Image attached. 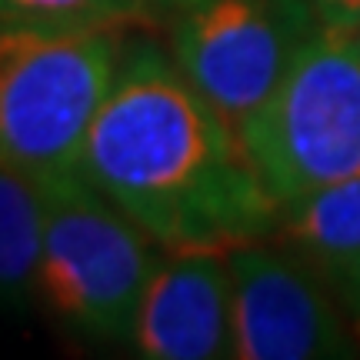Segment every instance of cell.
Masks as SVG:
<instances>
[{
	"mask_svg": "<svg viewBox=\"0 0 360 360\" xmlns=\"http://www.w3.org/2000/svg\"><path fill=\"white\" fill-rule=\"evenodd\" d=\"M80 174L160 250L231 254L281 220V204L250 167L240 137L150 37H127L90 124Z\"/></svg>",
	"mask_w": 360,
	"mask_h": 360,
	"instance_id": "cell-1",
	"label": "cell"
},
{
	"mask_svg": "<svg viewBox=\"0 0 360 360\" xmlns=\"http://www.w3.org/2000/svg\"><path fill=\"white\" fill-rule=\"evenodd\" d=\"M0 24V160L34 180L80 170L90 124L117 77L127 30Z\"/></svg>",
	"mask_w": 360,
	"mask_h": 360,
	"instance_id": "cell-2",
	"label": "cell"
},
{
	"mask_svg": "<svg viewBox=\"0 0 360 360\" xmlns=\"http://www.w3.org/2000/svg\"><path fill=\"white\" fill-rule=\"evenodd\" d=\"M44 254L37 304L84 344H127L160 244L80 170L37 180Z\"/></svg>",
	"mask_w": 360,
	"mask_h": 360,
	"instance_id": "cell-3",
	"label": "cell"
},
{
	"mask_svg": "<svg viewBox=\"0 0 360 360\" xmlns=\"http://www.w3.org/2000/svg\"><path fill=\"white\" fill-rule=\"evenodd\" d=\"M270 197L283 207L360 174L357 34L317 30L270 101L240 130Z\"/></svg>",
	"mask_w": 360,
	"mask_h": 360,
	"instance_id": "cell-4",
	"label": "cell"
},
{
	"mask_svg": "<svg viewBox=\"0 0 360 360\" xmlns=\"http://www.w3.org/2000/svg\"><path fill=\"white\" fill-rule=\"evenodd\" d=\"M317 30L310 0H197L167 20V51L240 137Z\"/></svg>",
	"mask_w": 360,
	"mask_h": 360,
	"instance_id": "cell-5",
	"label": "cell"
},
{
	"mask_svg": "<svg viewBox=\"0 0 360 360\" xmlns=\"http://www.w3.org/2000/svg\"><path fill=\"white\" fill-rule=\"evenodd\" d=\"M231 267V357L317 360L354 357V340L334 300L323 294L321 270L294 250H270L260 240L233 247Z\"/></svg>",
	"mask_w": 360,
	"mask_h": 360,
	"instance_id": "cell-6",
	"label": "cell"
},
{
	"mask_svg": "<svg viewBox=\"0 0 360 360\" xmlns=\"http://www.w3.org/2000/svg\"><path fill=\"white\" fill-rule=\"evenodd\" d=\"M127 344L143 360L231 357L227 254L164 250L147 281Z\"/></svg>",
	"mask_w": 360,
	"mask_h": 360,
	"instance_id": "cell-7",
	"label": "cell"
},
{
	"mask_svg": "<svg viewBox=\"0 0 360 360\" xmlns=\"http://www.w3.org/2000/svg\"><path fill=\"white\" fill-rule=\"evenodd\" d=\"M277 237L330 283H340L360 264V174L283 207Z\"/></svg>",
	"mask_w": 360,
	"mask_h": 360,
	"instance_id": "cell-8",
	"label": "cell"
},
{
	"mask_svg": "<svg viewBox=\"0 0 360 360\" xmlns=\"http://www.w3.org/2000/svg\"><path fill=\"white\" fill-rule=\"evenodd\" d=\"M44 254V197L40 184L0 160V304L24 307L37 300Z\"/></svg>",
	"mask_w": 360,
	"mask_h": 360,
	"instance_id": "cell-9",
	"label": "cell"
},
{
	"mask_svg": "<svg viewBox=\"0 0 360 360\" xmlns=\"http://www.w3.org/2000/svg\"><path fill=\"white\" fill-rule=\"evenodd\" d=\"M0 24L107 27L147 24L141 0H0Z\"/></svg>",
	"mask_w": 360,
	"mask_h": 360,
	"instance_id": "cell-10",
	"label": "cell"
},
{
	"mask_svg": "<svg viewBox=\"0 0 360 360\" xmlns=\"http://www.w3.org/2000/svg\"><path fill=\"white\" fill-rule=\"evenodd\" d=\"M310 7L323 30H337V34L360 30V0H310Z\"/></svg>",
	"mask_w": 360,
	"mask_h": 360,
	"instance_id": "cell-11",
	"label": "cell"
},
{
	"mask_svg": "<svg viewBox=\"0 0 360 360\" xmlns=\"http://www.w3.org/2000/svg\"><path fill=\"white\" fill-rule=\"evenodd\" d=\"M191 4H197V0H141V11L147 24H160V20L167 24L174 13L191 7Z\"/></svg>",
	"mask_w": 360,
	"mask_h": 360,
	"instance_id": "cell-12",
	"label": "cell"
},
{
	"mask_svg": "<svg viewBox=\"0 0 360 360\" xmlns=\"http://www.w3.org/2000/svg\"><path fill=\"white\" fill-rule=\"evenodd\" d=\"M337 287H340V294L347 300L350 314H354V327H357V334H360V264L354 270H347V277L337 283Z\"/></svg>",
	"mask_w": 360,
	"mask_h": 360,
	"instance_id": "cell-13",
	"label": "cell"
},
{
	"mask_svg": "<svg viewBox=\"0 0 360 360\" xmlns=\"http://www.w3.org/2000/svg\"><path fill=\"white\" fill-rule=\"evenodd\" d=\"M357 44H360V30H357Z\"/></svg>",
	"mask_w": 360,
	"mask_h": 360,
	"instance_id": "cell-14",
	"label": "cell"
}]
</instances>
